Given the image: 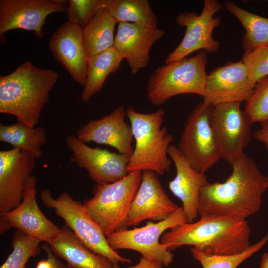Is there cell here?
Instances as JSON below:
<instances>
[{"label": "cell", "mask_w": 268, "mask_h": 268, "mask_svg": "<svg viewBox=\"0 0 268 268\" xmlns=\"http://www.w3.org/2000/svg\"><path fill=\"white\" fill-rule=\"evenodd\" d=\"M250 234L246 220L208 216L170 229L162 234L160 242L170 251L190 245L206 254L226 255L247 249Z\"/></svg>", "instance_id": "cell-2"}, {"label": "cell", "mask_w": 268, "mask_h": 268, "mask_svg": "<svg viewBox=\"0 0 268 268\" xmlns=\"http://www.w3.org/2000/svg\"><path fill=\"white\" fill-rule=\"evenodd\" d=\"M58 79V73L51 69L24 62L13 72L0 77V113L13 115L17 121L35 127Z\"/></svg>", "instance_id": "cell-3"}, {"label": "cell", "mask_w": 268, "mask_h": 268, "mask_svg": "<svg viewBox=\"0 0 268 268\" xmlns=\"http://www.w3.org/2000/svg\"><path fill=\"white\" fill-rule=\"evenodd\" d=\"M223 7L217 0H205L200 15L193 12L179 13L176 22L185 28V33L178 46L168 55L165 64L186 58L199 50L207 53L216 52L219 48V42L213 38L212 33L220 25L221 18L214 15Z\"/></svg>", "instance_id": "cell-10"}, {"label": "cell", "mask_w": 268, "mask_h": 268, "mask_svg": "<svg viewBox=\"0 0 268 268\" xmlns=\"http://www.w3.org/2000/svg\"><path fill=\"white\" fill-rule=\"evenodd\" d=\"M116 21L105 9L100 10L83 28V39L88 60L113 47Z\"/></svg>", "instance_id": "cell-25"}, {"label": "cell", "mask_w": 268, "mask_h": 268, "mask_svg": "<svg viewBox=\"0 0 268 268\" xmlns=\"http://www.w3.org/2000/svg\"><path fill=\"white\" fill-rule=\"evenodd\" d=\"M126 116V110L119 106L110 114L100 119L90 120L80 127L75 135L85 143L107 145L130 157L134 151V136L131 125L125 120Z\"/></svg>", "instance_id": "cell-18"}, {"label": "cell", "mask_w": 268, "mask_h": 268, "mask_svg": "<svg viewBox=\"0 0 268 268\" xmlns=\"http://www.w3.org/2000/svg\"><path fill=\"white\" fill-rule=\"evenodd\" d=\"M244 111L252 124L268 121V76L256 83Z\"/></svg>", "instance_id": "cell-30"}, {"label": "cell", "mask_w": 268, "mask_h": 268, "mask_svg": "<svg viewBox=\"0 0 268 268\" xmlns=\"http://www.w3.org/2000/svg\"><path fill=\"white\" fill-rule=\"evenodd\" d=\"M225 10L234 16L245 30L242 40L244 53L268 46V18L245 10L232 1H226Z\"/></svg>", "instance_id": "cell-26"}, {"label": "cell", "mask_w": 268, "mask_h": 268, "mask_svg": "<svg viewBox=\"0 0 268 268\" xmlns=\"http://www.w3.org/2000/svg\"><path fill=\"white\" fill-rule=\"evenodd\" d=\"M40 242L17 230L14 234L13 250L0 268H26L28 260L39 254Z\"/></svg>", "instance_id": "cell-29"}, {"label": "cell", "mask_w": 268, "mask_h": 268, "mask_svg": "<svg viewBox=\"0 0 268 268\" xmlns=\"http://www.w3.org/2000/svg\"><path fill=\"white\" fill-rule=\"evenodd\" d=\"M259 268H268V252L263 254Z\"/></svg>", "instance_id": "cell-36"}, {"label": "cell", "mask_w": 268, "mask_h": 268, "mask_svg": "<svg viewBox=\"0 0 268 268\" xmlns=\"http://www.w3.org/2000/svg\"><path fill=\"white\" fill-rule=\"evenodd\" d=\"M123 59L112 47L88 60L86 79L81 95L82 101L88 102L102 89L107 77L118 70Z\"/></svg>", "instance_id": "cell-23"}, {"label": "cell", "mask_w": 268, "mask_h": 268, "mask_svg": "<svg viewBox=\"0 0 268 268\" xmlns=\"http://www.w3.org/2000/svg\"><path fill=\"white\" fill-rule=\"evenodd\" d=\"M168 154L176 170L175 178L169 182V189L182 201L188 222H192L198 215L200 191L209 182L205 173L198 172L190 166L177 146L171 145Z\"/></svg>", "instance_id": "cell-21"}, {"label": "cell", "mask_w": 268, "mask_h": 268, "mask_svg": "<svg viewBox=\"0 0 268 268\" xmlns=\"http://www.w3.org/2000/svg\"><path fill=\"white\" fill-rule=\"evenodd\" d=\"M35 160L30 152L18 149L0 151V216L20 203Z\"/></svg>", "instance_id": "cell-15"}, {"label": "cell", "mask_w": 268, "mask_h": 268, "mask_svg": "<svg viewBox=\"0 0 268 268\" xmlns=\"http://www.w3.org/2000/svg\"><path fill=\"white\" fill-rule=\"evenodd\" d=\"M47 244L59 258L73 268H114L115 264L106 257L87 247L66 225Z\"/></svg>", "instance_id": "cell-22"}, {"label": "cell", "mask_w": 268, "mask_h": 268, "mask_svg": "<svg viewBox=\"0 0 268 268\" xmlns=\"http://www.w3.org/2000/svg\"><path fill=\"white\" fill-rule=\"evenodd\" d=\"M179 207L164 191L157 174L151 171H143L141 183L126 220V226H137L145 220H164Z\"/></svg>", "instance_id": "cell-16"}, {"label": "cell", "mask_w": 268, "mask_h": 268, "mask_svg": "<svg viewBox=\"0 0 268 268\" xmlns=\"http://www.w3.org/2000/svg\"><path fill=\"white\" fill-rule=\"evenodd\" d=\"M163 266L159 261L141 257L136 265L126 268H161ZM114 268H121L118 264H115Z\"/></svg>", "instance_id": "cell-34"}, {"label": "cell", "mask_w": 268, "mask_h": 268, "mask_svg": "<svg viewBox=\"0 0 268 268\" xmlns=\"http://www.w3.org/2000/svg\"><path fill=\"white\" fill-rule=\"evenodd\" d=\"M207 53L201 50L156 68L148 80L146 95L155 106H161L172 97L184 94L203 97L207 75Z\"/></svg>", "instance_id": "cell-5"}, {"label": "cell", "mask_w": 268, "mask_h": 268, "mask_svg": "<svg viewBox=\"0 0 268 268\" xmlns=\"http://www.w3.org/2000/svg\"><path fill=\"white\" fill-rule=\"evenodd\" d=\"M261 127L254 133V137L268 149V121L261 123Z\"/></svg>", "instance_id": "cell-35"}, {"label": "cell", "mask_w": 268, "mask_h": 268, "mask_svg": "<svg viewBox=\"0 0 268 268\" xmlns=\"http://www.w3.org/2000/svg\"><path fill=\"white\" fill-rule=\"evenodd\" d=\"M0 141L29 152L37 159L42 155V147L47 142V136L42 126L29 127L18 121L10 125L0 123Z\"/></svg>", "instance_id": "cell-24"}, {"label": "cell", "mask_w": 268, "mask_h": 268, "mask_svg": "<svg viewBox=\"0 0 268 268\" xmlns=\"http://www.w3.org/2000/svg\"><path fill=\"white\" fill-rule=\"evenodd\" d=\"M126 112L135 141L127 167L128 172L151 171L159 175L168 172L172 161L168 157V150L174 137L162 126L165 110L160 108L152 113H142L129 107Z\"/></svg>", "instance_id": "cell-4"}, {"label": "cell", "mask_w": 268, "mask_h": 268, "mask_svg": "<svg viewBox=\"0 0 268 268\" xmlns=\"http://www.w3.org/2000/svg\"><path fill=\"white\" fill-rule=\"evenodd\" d=\"M66 143L72 152L74 162L86 170L97 184L113 183L129 174L127 167L130 157L127 156L89 147L73 134L67 137Z\"/></svg>", "instance_id": "cell-14"}, {"label": "cell", "mask_w": 268, "mask_h": 268, "mask_svg": "<svg viewBox=\"0 0 268 268\" xmlns=\"http://www.w3.org/2000/svg\"><path fill=\"white\" fill-rule=\"evenodd\" d=\"M68 21L84 28L103 8V0H69Z\"/></svg>", "instance_id": "cell-31"}, {"label": "cell", "mask_w": 268, "mask_h": 268, "mask_svg": "<svg viewBox=\"0 0 268 268\" xmlns=\"http://www.w3.org/2000/svg\"><path fill=\"white\" fill-rule=\"evenodd\" d=\"M37 180L32 175L25 186L20 203L11 211L0 216V233L15 228L40 242L46 243L56 235L60 228L42 213L37 202Z\"/></svg>", "instance_id": "cell-13"}, {"label": "cell", "mask_w": 268, "mask_h": 268, "mask_svg": "<svg viewBox=\"0 0 268 268\" xmlns=\"http://www.w3.org/2000/svg\"><path fill=\"white\" fill-rule=\"evenodd\" d=\"M141 179L142 172H133L116 182L97 184L93 196L83 202L106 237L127 229L126 220Z\"/></svg>", "instance_id": "cell-6"}, {"label": "cell", "mask_w": 268, "mask_h": 268, "mask_svg": "<svg viewBox=\"0 0 268 268\" xmlns=\"http://www.w3.org/2000/svg\"><path fill=\"white\" fill-rule=\"evenodd\" d=\"M103 8L118 23L158 27L157 18L147 0H103Z\"/></svg>", "instance_id": "cell-27"}, {"label": "cell", "mask_w": 268, "mask_h": 268, "mask_svg": "<svg viewBox=\"0 0 268 268\" xmlns=\"http://www.w3.org/2000/svg\"><path fill=\"white\" fill-rule=\"evenodd\" d=\"M231 165L232 173L225 182H209L201 189L198 211L200 217L245 220L259 211L262 195L268 189V175H264L245 153Z\"/></svg>", "instance_id": "cell-1"}, {"label": "cell", "mask_w": 268, "mask_h": 268, "mask_svg": "<svg viewBox=\"0 0 268 268\" xmlns=\"http://www.w3.org/2000/svg\"><path fill=\"white\" fill-rule=\"evenodd\" d=\"M49 48L72 78L84 86L88 59L84 47L83 28L68 21L65 22L51 37Z\"/></svg>", "instance_id": "cell-20"}, {"label": "cell", "mask_w": 268, "mask_h": 268, "mask_svg": "<svg viewBox=\"0 0 268 268\" xmlns=\"http://www.w3.org/2000/svg\"><path fill=\"white\" fill-rule=\"evenodd\" d=\"M241 104L216 105L211 115V126L222 158L230 164L244 153L251 139L252 123L241 109Z\"/></svg>", "instance_id": "cell-11"}, {"label": "cell", "mask_w": 268, "mask_h": 268, "mask_svg": "<svg viewBox=\"0 0 268 268\" xmlns=\"http://www.w3.org/2000/svg\"><path fill=\"white\" fill-rule=\"evenodd\" d=\"M67 267H68L67 268H72V267H68V266H67Z\"/></svg>", "instance_id": "cell-37"}, {"label": "cell", "mask_w": 268, "mask_h": 268, "mask_svg": "<svg viewBox=\"0 0 268 268\" xmlns=\"http://www.w3.org/2000/svg\"><path fill=\"white\" fill-rule=\"evenodd\" d=\"M67 9L66 1L63 0H0L1 43H5L4 34L15 29L32 31L37 38H43L47 16L67 12Z\"/></svg>", "instance_id": "cell-12"}, {"label": "cell", "mask_w": 268, "mask_h": 268, "mask_svg": "<svg viewBox=\"0 0 268 268\" xmlns=\"http://www.w3.org/2000/svg\"><path fill=\"white\" fill-rule=\"evenodd\" d=\"M40 198L45 206L54 209L65 225L90 249L114 264L131 263L130 259L121 256L111 247L106 236L84 204L74 200L69 193L63 192L55 198L51 190L46 189L41 192Z\"/></svg>", "instance_id": "cell-7"}, {"label": "cell", "mask_w": 268, "mask_h": 268, "mask_svg": "<svg viewBox=\"0 0 268 268\" xmlns=\"http://www.w3.org/2000/svg\"><path fill=\"white\" fill-rule=\"evenodd\" d=\"M43 249L46 252V258L39 261L35 268H68L59 260L58 257L51 250L49 246H44Z\"/></svg>", "instance_id": "cell-33"}, {"label": "cell", "mask_w": 268, "mask_h": 268, "mask_svg": "<svg viewBox=\"0 0 268 268\" xmlns=\"http://www.w3.org/2000/svg\"><path fill=\"white\" fill-rule=\"evenodd\" d=\"M164 34L158 27L119 23L113 47L126 60L131 73L135 75L147 67L152 46Z\"/></svg>", "instance_id": "cell-19"}, {"label": "cell", "mask_w": 268, "mask_h": 268, "mask_svg": "<svg viewBox=\"0 0 268 268\" xmlns=\"http://www.w3.org/2000/svg\"><path fill=\"white\" fill-rule=\"evenodd\" d=\"M268 241V234L243 251L231 255L208 254L194 247L191 248V252L194 258L200 263L203 268H237L245 260L260 251Z\"/></svg>", "instance_id": "cell-28"}, {"label": "cell", "mask_w": 268, "mask_h": 268, "mask_svg": "<svg viewBox=\"0 0 268 268\" xmlns=\"http://www.w3.org/2000/svg\"><path fill=\"white\" fill-rule=\"evenodd\" d=\"M213 108L204 102L194 108L185 122L177 147L190 166L203 173L222 158L211 126Z\"/></svg>", "instance_id": "cell-8"}, {"label": "cell", "mask_w": 268, "mask_h": 268, "mask_svg": "<svg viewBox=\"0 0 268 268\" xmlns=\"http://www.w3.org/2000/svg\"><path fill=\"white\" fill-rule=\"evenodd\" d=\"M242 60L253 87L258 81L268 76V46L260 47L250 52L243 53Z\"/></svg>", "instance_id": "cell-32"}, {"label": "cell", "mask_w": 268, "mask_h": 268, "mask_svg": "<svg viewBox=\"0 0 268 268\" xmlns=\"http://www.w3.org/2000/svg\"><path fill=\"white\" fill-rule=\"evenodd\" d=\"M254 88L243 61L229 62L207 75L203 102L213 106L225 103H242L251 96Z\"/></svg>", "instance_id": "cell-17"}, {"label": "cell", "mask_w": 268, "mask_h": 268, "mask_svg": "<svg viewBox=\"0 0 268 268\" xmlns=\"http://www.w3.org/2000/svg\"><path fill=\"white\" fill-rule=\"evenodd\" d=\"M186 222L188 221L181 206L164 220L148 221L140 228L117 230L108 235L107 239L114 250H134L140 253L142 257L159 261L163 266H168L172 262L174 256L159 239L165 232Z\"/></svg>", "instance_id": "cell-9"}]
</instances>
